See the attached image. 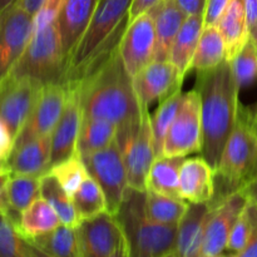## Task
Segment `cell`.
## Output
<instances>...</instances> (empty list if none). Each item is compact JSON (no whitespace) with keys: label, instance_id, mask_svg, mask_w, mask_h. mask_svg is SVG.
<instances>
[{"label":"cell","instance_id":"1","mask_svg":"<svg viewBox=\"0 0 257 257\" xmlns=\"http://www.w3.org/2000/svg\"><path fill=\"white\" fill-rule=\"evenodd\" d=\"M83 119H104L122 128L141 119V109L133 89L132 77L118 52L105 64L77 83Z\"/></svg>","mask_w":257,"mask_h":257},{"label":"cell","instance_id":"2","mask_svg":"<svg viewBox=\"0 0 257 257\" xmlns=\"http://www.w3.org/2000/svg\"><path fill=\"white\" fill-rule=\"evenodd\" d=\"M196 90L201 97V153L215 171L226 142L235 127L240 104V89L233 77L231 63L225 59L215 69L198 73Z\"/></svg>","mask_w":257,"mask_h":257},{"label":"cell","instance_id":"3","mask_svg":"<svg viewBox=\"0 0 257 257\" xmlns=\"http://www.w3.org/2000/svg\"><path fill=\"white\" fill-rule=\"evenodd\" d=\"M215 195L208 205L216 206L257 180V113L238 104L236 123L215 170Z\"/></svg>","mask_w":257,"mask_h":257},{"label":"cell","instance_id":"4","mask_svg":"<svg viewBox=\"0 0 257 257\" xmlns=\"http://www.w3.org/2000/svg\"><path fill=\"white\" fill-rule=\"evenodd\" d=\"M146 192L128 188L114 217L127 243L128 257H167L173 252L178 225H163L146 216Z\"/></svg>","mask_w":257,"mask_h":257},{"label":"cell","instance_id":"5","mask_svg":"<svg viewBox=\"0 0 257 257\" xmlns=\"http://www.w3.org/2000/svg\"><path fill=\"white\" fill-rule=\"evenodd\" d=\"M67 59L57 23L47 25L33 34L24 54L10 73L32 78L40 84L63 83Z\"/></svg>","mask_w":257,"mask_h":257},{"label":"cell","instance_id":"6","mask_svg":"<svg viewBox=\"0 0 257 257\" xmlns=\"http://www.w3.org/2000/svg\"><path fill=\"white\" fill-rule=\"evenodd\" d=\"M115 142L122 153L128 186L146 192L148 173L156 160L150 112L141 113L138 122L118 128Z\"/></svg>","mask_w":257,"mask_h":257},{"label":"cell","instance_id":"7","mask_svg":"<svg viewBox=\"0 0 257 257\" xmlns=\"http://www.w3.org/2000/svg\"><path fill=\"white\" fill-rule=\"evenodd\" d=\"M132 3L133 0H99L87 30L68 62L64 79L84 64L88 58L113 34L120 23L130 17Z\"/></svg>","mask_w":257,"mask_h":257},{"label":"cell","instance_id":"8","mask_svg":"<svg viewBox=\"0 0 257 257\" xmlns=\"http://www.w3.org/2000/svg\"><path fill=\"white\" fill-rule=\"evenodd\" d=\"M90 177L100 186L107 200V211L114 216L127 193V171L117 142L82 157Z\"/></svg>","mask_w":257,"mask_h":257},{"label":"cell","instance_id":"9","mask_svg":"<svg viewBox=\"0 0 257 257\" xmlns=\"http://www.w3.org/2000/svg\"><path fill=\"white\" fill-rule=\"evenodd\" d=\"M202 151L201 97L196 89L183 94L180 109L168 130L163 146L165 157H186Z\"/></svg>","mask_w":257,"mask_h":257},{"label":"cell","instance_id":"10","mask_svg":"<svg viewBox=\"0 0 257 257\" xmlns=\"http://www.w3.org/2000/svg\"><path fill=\"white\" fill-rule=\"evenodd\" d=\"M34 34V15L12 3L0 10V80L24 54Z\"/></svg>","mask_w":257,"mask_h":257},{"label":"cell","instance_id":"11","mask_svg":"<svg viewBox=\"0 0 257 257\" xmlns=\"http://www.w3.org/2000/svg\"><path fill=\"white\" fill-rule=\"evenodd\" d=\"M43 84L37 80L9 73L0 80V119L17 138L29 118Z\"/></svg>","mask_w":257,"mask_h":257},{"label":"cell","instance_id":"12","mask_svg":"<svg viewBox=\"0 0 257 257\" xmlns=\"http://www.w3.org/2000/svg\"><path fill=\"white\" fill-rule=\"evenodd\" d=\"M67 98L68 88L63 83L43 85L29 118L15 138L14 147L34 138L52 136L64 112Z\"/></svg>","mask_w":257,"mask_h":257},{"label":"cell","instance_id":"13","mask_svg":"<svg viewBox=\"0 0 257 257\" xmlns=\"http://www.w3.org/2000/svg\"><path fill=\"white\" fill-rule=\"evenodd\" d=\"M248 201L247 193L241 190L226 197L218 205H208L210 213L203 232L201 257H213L225 252L231 230Z\"/></svg>","mask_w":257,"mask_h":257},{"label":"cell","instance_id":"14","mask_svg":"<svg viewBox=\"0 0 257 257\" xmlns=\"http://www.w3.org/2000/svg\"><path fill=\"white\" fill-rule=\"evenodd\" d=\"M141 113L182 87L183 79L170 60H153L132 78Z\"/></svg>","mask_w":257,"mask_h":257},{"label":"cell","instance_id":"15","mask_svg":"<svg viewBox=\"0 0 257 257\" xmlns=\"http://www.w3.org/2000/svg\"><path fill=\"white\" fill-rule=\"evenodd\" d=\"M156 28L151 10L128 23L119 44V55L125 70L135 77L155 59Z\"/></svg>","mask_w":257,"mask_h":257},{"label":"cell","instance_id":"16","mask_svg":"<svg viewBox=\"0 0 257 257\" xmlns=\"http://www.w3.org/2000/svg\"><path fill=\"white\" fill-rule=\"evenodd\" d=\"M77 231L80 257H109L123 238L117 220L108 211L80 221Z\"/></svg>","mask_w":257,"mask_h":257},{"label":"cell","instance_id":"17","mask_svg":"<svg viewBox=\"0 0 257 257\" xmlns=\"http://www.w3.org/2000/svg\"><path fill=\"white\" fill-rule=\"evenodd\" d=\"M68 88V98L64 112L52 133L50 168L77 155V141L83 120L79 97L75 88Z\"/></svg>","mask_w":257,"mask_h":257},{"label":"cell","instance_id":"18","mask_svg":"<svg viewBox=\"0 0 257 257\" xmlns=\"http://www.w3.org/2000/svg\"><path fill=\"white\" fill-rule=\"evenodd\" d=\"M98 3L99 0H65L55 19L67 65L89 25Z\"/></svg>","mask_w":257,"mask_h":257},{"label":"cell","instance_id":"19","mask_svg":"<svg viewBox=\"0 0 257 257\" xmlns=\"http://www.w3.org/2000/svg\"><path fill=\"white\" fill-rule=\"evenodd\" d=\"M52 136L34 138L15 146L5 161L12 176L42 177L50 170Z\"/></svg>","mask_w":257,"mask_h":257},{"label":"cell","instance_id":"20","mask_svg":"<svg viewBox=\"0 0 257 257\" xmlns=\"http://www.w3.org/2000/svg\"><path fill=\"white\" fill-rule=\"evenodd\" d=\"M215 171L203 157L185 160L180 171V193L190 203H208L215 195Z\"/></svg>","mask_w":257,"mask_h":257},{"label":"cell","instance_id":"21","mask_svg":"<svg viewBox=\"0 0 257 257\" xmlns=\"http://www.w3.org/2000/svg\"><path fill=\"white\" fill-rule=\"evenodd\" d=\"M150 10L153 14L156 28V49L153 60H168L176 37L187 15L176 0H160Z\"/></svg>","mask_w":257,"mask_h":257},{"label":"cell","instance_id":"22","mask_svg":"<svg viewBox=\"0 0 257 257\" xmlns=\"http://www.w3.org/2000/svg\"><path fill=\"white\" fill-rule=\"evenodd\" d=\"M208 213V203H190L187 212L178 223L175 250L172 252L173 256L201 257L203 232Z\"/></svg>","mask_w":257,"mask_h":257},{"label":"cell","instance_id":"23","mask_svg":"<svg viewBox=\"0 0 257 257\" xmlns=\"http://www.w3.org/2000/svg\"><path fill=\"white\" fill-rule=\"evenodd\" d=\"M216 27L225 40L226 60L231 62L250 39L245 0H230Z\"/></svg>","mask_w":257,"mask_h":257},{"label":"cell","instance_id":"24","mask_svg":"<svg viewBox=\"0 0 257 257\" xmlns=\"http://www.w3.org/2000/svg\"><path fill=\"white\" fill-rule=\"evenodd\" d=\"M203 28H205L203 15L187 17L173 43L168 60L177 68L182 79L190 70Z\"/></svg>","mask_w":257,"mask_h":257},{"label":"cell","instance_id":"25","mask_svg":"<svg viewBox=\"0 0 257 257\" xmlns=\"http://www.w3.org/2000/svg\"><path fill=\"white\" fill-rule=\"evenodd\" d=\"M40 197V177L12 176L5 187V215L18 226L23 211Z\"/></svg>","mask_w":257,"mask_h":257},{"label":"cell","instance_id":"26","mask_svg":"<svg viewBox=\"0 0 257 257\" xmlns=\"http://www.w3.org/2000/svg\"><path fill=\"white\" fill-rule=\"evenodd\" d=\"M185 157L156 158L147 177V191L182 200L180 193V171Z\"/></svg>","mask_w":257,"mask_h":257},{"label":"cell","instance_id":"27","mask_svg":"<svg viewBox=\"0 0 257 257\" xmlns=\"http://www.w3.org/2000/svg\"><path fill=\"white\" fill-rule=\"evenodd\" d=\"M59 225H62V222L54 208L44 198L39 197L23 211L17 228L23 238L33 240L50 232Z\"/></svg>","mask_w":257,"mask_h":257},{"label":"cell","instance_id":"28","mask_svg":"<svg viewBox=\"0 0 257 257\" xmlns=\"http://www.w3.org/2000/svg\"><path fill=\"white\" fill-rule=\"evenodd\" d=\"M225 40L216 25L203 28L190 70L196 73L215 69L225 60Z\"/></svg>","mask_w":257,"mask_h":257},{"label":"cell","instance_id":"29","mask_svg":"<svg viewBox=\"0 0 257 257\" xmlns=\"http://www.w3.org/2000/svg\"><path fill=\"white\" fill-rule=\"evenodd\" d=\"M117 125L104 119H83L77 141V155L80 158L103 150L114 142Z\"/></svg>","mask_w":257,"mask_h":257},{"label":"cell","instance_id":"30","mask_svg":"<svg viewBox=\"0 0 257 257\" xmlns=\"http://www.w3.org/2000/svg\"><path fill=\"white\" fill-rule=\"evenodd\" d=\"M40 197L54 208L62 225L74 228L79 226L80 220L75 212L72 197L50 172L40 177Z\"/></svg>","mask_w":257,"mask_h":257},{"label":"cell","instance_id":"31","mask_svg":"<svg viewBox=\"0 0 257 257\" xmlns=\"http://www.w3.org/2000/svg\"><path fill=\"white\" fill-rule=\"evenodd\" d=\"M27 241L53 257H80L78 231L74 227L59 225L50 232Z\"/></svg>","mask_w":257,"mask_h":257},{"label":"cell","instance_id":"32","mask_svg":"<svg viewBox=\"0 0 257 257\" xmlns=\"http://www.w3.org/2000/svg\"><path fill=\"white\" fill-rule=\"evenodd\" d=\"M182 97V90L180 88L170 97L162 100L160 105L156 108L155 113L151 115V127H152L153 148H155L156 158L163 157V146H165L166 136L177 115Z\"/></svg>","mask_w":257,"mask_h":257},{"label":"cell","instance_id":"33","mask_svg":"<svg viewBox=\"0 0 257 257\" xmlns=\"http://www.w3.org/2000/svg\"><path fill=\"white\" fill-rule=\"evenodd\" d=\"M190 202L146 191L145 212L150 220L163 225H178L187 212Z\"/></svg>","mask_w":257,"mask_h":257},{"label":"cell","instance_id":"34","mask_svg":"<svg viewBox=\"0 0 257 257\" xmlns=\"http://www.w3.org/2000/svg\"><path fill=\"white\" fill-rule=\"evenodd\" d=\"M72 200L80 221L92 218L107 211L104 192L90 176L83 181L80 187L72 196Z\"/></svg>","mask_w":257,"mask_h":257},{"label":"cell","instance_id":"35","mask_svg":"<svg viewBox=\"0 0 257 257\" xmlns=\"http://www.w3.org/2000/svg\"><path fill=\"white\" fill-rule=\"evenodd\" d=\"M49 172L59 181L62 187L64 188V191L70 197L80 187L83 181L89 177V173L85 168L84 162L78 155L53 166Z\"/></svg>","mask_w":257,"mask_h":257},{"label":"cell","instance_id":"36","mask_svg":"<svg viewBox=\"0 0 257 257\" xmlns=\"http://www.w3.org/2000/svg\"><path fill=\"white\" fill-rule=\"evenodd\" d=\"M233 77L238 89L251 87L257 80V47L251 39L246 43L243 49L231 60Z\"/></svg>","mask_w":257,"mask_h":257},{"label":"cell","instance_id":"37","mask_svg":"<svg viewBox=\"0 0 257 257\" xmlns=\"http://www.w3.org/2000/svg\"><path fill=\"white\" fill-rule=\"evenodd\" d=\"M0 257H30L25 240L4 213H0Z\"/></svg>","mask_w":257,"mask_h":257},{"label":"cell","instance_id":"38","mask_svg":"<svg viewBox=\"0 0 257 257\" xmlns=\"http://www.w3.org/2000/svg\"><path fill=\"white\" fill-rule=\"evenodd\" d=\"M252 205L248 201L247 206L241 212V215L238 216L232 230H231L227 246H226V251L231 253H238L240 251H242L246 247V245H247L248 240H250L251 233H252Z\"/></svg>","mask_w":257,"mask_h":257},{"label":"cell","instance_id":"39","mask_svg":"<svg viewBox=\"0 0 257 257\" xmlns=\"http://www.w3.org/2000/svg\"><path fill=\"white\" fill-rule=\"evenodd\" d=\"M65 0H45L39 12L34 15V32L52 24L57 19Z\"/></svg>","mask_w":257,"mask_h":257},{"label":"cell","instance_id":"40","mask_svg":"<svg viewBox=\"0 0 257 257\" xmlns=\"http://www.w3.org/2000/svg\"><path fill=\"white\" fill-rule=\"evenodd\" d=\"M228 3H230V0H207L205 13H203L205 27L217 24L221 15L223 14L225 9L227 8Z\"/></svg>","mask_w":257,"mask_h":257},{"label":"cell","instance_id":"41","mask_svg":"<svg viewBox=\"0 0 257 257\" xmlns=\"http://www.w3.org/2000/svg\"><path fill=\"white\" fill-rule=\"evenodd\" d=\"M14 147V137L9 128L0 119V163L5 162Z\"/></svg>","mask_w":257,"mask_h":257},{"label":"cell","instance_id":"42","mask_svg":"<svg viewBox=\"0 0 257 257\" xmlns=\"http://www.w3.org/2000/svg\"><path fill=\"white\" fill-rule=\"evenodd\" d=\"M245 5L248 34L257 47V0H245Z\"/></svg>","mask_w":257,"mask_h":257},{"label":"cell","instance_id":"43","mask_svg":"<svg viewBox=\"0 0 257 257\" xmlns=\"http://www.w3.org/2000/svg\"><path fill=\"white\" fill-rule=\"evenodd\" d=\"M251 202V201H250ZM252 221H253V227H252V233H251V237L248 240L247 245L243 248L242 251H240L238 253H236V257H257V208L255 207L252 202Z\"/></svg>","mask_w":257,"mask_h":257},{"label":"cell","instance_id":"44","mask_svg":"<svg viewBox=\"0 0 257 257\" xmlns=\"http://www.w3.org/2000/svg\"><path fill=\"white\" fill-rule=\"evenodd\" d=\"M176 2L186 13V15L191 17V15H203L207 0H176Z\"/></svg>","mask_w":257,"mask_h":257},{"label":"cell","instance_id":"45","mask_svg":"<svg viewBox=\"0 0 257 257\" xmlns=\"http://www.w3.org/2000/svg\"><path fill=\"white\" fill-rule=\"evenodd\" d=\"M160 0H133L130 9V22L135 20L136 18L142 15L143 13L148 12L152 7H155Z\"/></svg>","mask_w":257,"mask_h":257},{"label":"cell","instance_id":"46","mask_svg":"<svg viewBox=\"0 0 257 257\" xmlns=\"http://www.w3.org/2000/svg\"><path fill=\"white\" fill-rule=\"evenodd\" d=\"M12 177V172L9 171L8 166L5 165V162L0 163V213H4L5 215V187H7V183L9 181V178Z\"/></svg>","mask_w":257,"mask_h":257},{"label":"cell","instance_id":"47","mask_svg":"<svg viewBox=\"0 0 257 257\" xmlns=\"http://www.w3.org/2000/svg\"><path fill=\"white\" fill-rule=\"evenodd\" d=\"M45 0H15L18 5H19L22 9H24L25 12H28L29 14L35 15L39 9L42 8V5L44 4Z\"/></svg>","mask_w":257,"mask_h":257},{"label":"cell","instance_id":"48","mask_svg":"<svg viewBox=\"0 0 257 257\" xmlns=\"http://www.w3.org/2000/svg\"><path fill=\"white\" fill-rule=\"evenodd\" d=\"M25 243H27V250H28V253H29L30 257H53V256L48 255V253L44 252L43 250H40V248L37 247L35 245H33V243L29 242V241L25 240Z\"/></svg>","mask_w":257,"mask_h":257},{"label":"cell","instance_id":"49","mask_svg":"<svg viewBox=\"0 0 257 257\" xmlns=\"http://www.w3.org/2000/svg\"><path fill=\"white\" fill-rule=\"evenodd\" d=\"M245 192L247 193L248 200H250L257 208V180L253 181L250 186H247V187L245 188Z\"/></svg>","mask_w":257,"mask_h":257},{"label":"cell","instance_id":"50","mask_svg":"<svg viewBox=\"0 0 257 257\" xmlns=\"http://www.w3.org/2000/svg\"><path fill=\"white\" fill-rule=\"evenodd\" d=\"M109 257H128V250H127V243H125L124 237L119 242V245L115 247L113 253Z\"/></svg>","mask_w":257,"mask_h":257},{"label":"cell","instance_id":"51","mask_svg":"<svg viewBox=\"0 0 257 257\" xmlns=\"http://www.w3.org/2000/svg\"><path fill=\"white\" fill-rule=\"evenodd\" d=\"M15 0H0V10H3L4 8H7L8 5H10L12 3H14Z\"/></svg>","mask_w":257,"mask_h":257},{"label":"cell","instance_id":"52","mask_svg":"<svg viewBox=\"0 0 257 257\" xmlns=\"http://www.w3.org/2000/svg\"><path fill=\"white\" fill-rule=\"evenodd\" d=\"M213 257H236V253H231V252H222L220 253V255H216Z\"/></svg>","mask_w":257,"mask_h":257},{"label":"cell","instance_id":"53","mask_svg":"<svg viewBox=\"0 0 257 257\" xmlns=\"http://www.w3.org/2000/svg\"><path fill=\"white\" fill-rule=\"evenodd\" d=\"M167 257H175V256H173V253H171V255H168Z\"/></svg>","mask_w":257,"mask_h":257},{"label":"cell","instance_id":"54","mask_svg":"<svg viewBox=\"0 0 257 257\" xmlns=\"http://www.w3.org/2000/svg\"><path fill=\"white\" fill-rule=\"evenodd\" d=\"M255 110H256V113H257V105H256V108H255Z\"/></svg>","mask_w":257,"mask_h":257}]
</instances>
